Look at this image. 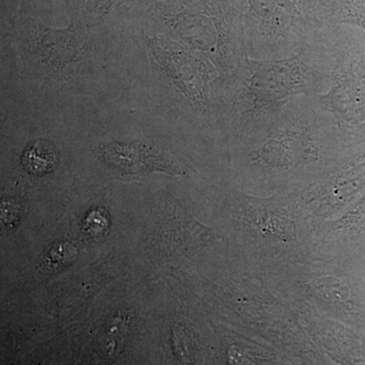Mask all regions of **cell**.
I'll return each instance as SVG.
<instances>
[{"mask_svg": "<svg viewBox=\"0 0 365 365\" xmlns=\"http://www.w3.org/2000/svg\"><path fill=\"white\" fill-rule=\"evenodd\" d=\"M21 162L32 174H48L58 163V151L49 141L38 139L26 148Z\"/></svg>", "mask_w": 365, "mask_h": 365, "instance_id": "6da1fadb", "label": "cell"}, {"mask_svg": "<svg viewBox=\"0 0 365 365\" xmlns=\"http://www.w3.org/2000/svg\"><path fill=\"white\" fill-rule=\"evenodd\" d=\"M173 340H174V347L176 349L178 357L185 362L191 361V345H190V339L188 336L185 334V331L177 327L173 332Z\"/></svg>", "mask_w": 365, "mask_h": 365, "instance_id": "7a4b0ae2", "label": "cell"}, {"mask_svg": "<svg viewBox=\"0 0 365 365\" xmlns=\"http://www.w3.org/2000/svg\"><path fill=\"white\" fill-rule=\"evenodd\" d=\"M1 210L2 220L6 225H14V222L18 220L19 215H20L19 204L14 203V201H6L2 203Z\"/></svg>", "mask_w": 365, "mask_h": 365, "instance_id": "3957f363", "label": "cell"}]
</instances>
